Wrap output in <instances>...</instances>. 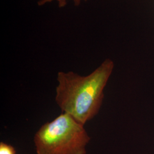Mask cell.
Masks as SVG:
<instances>
[{
    "mask_svg": "<svg viewBox=\"0 0 154 154\" xmlns=\"http://www.w3.org/2000/svg\"><path fill=\"white\" fill-rule=\"evenodd\" d=\"M114 67V62L106 59L86 76L73 72H58L56 103L63 112L85 125L99 112Z\"/></svg>",
    "mask_w": 154,
    "mask_h": 154,
    "instance_id": "cell-1",
    "label": "cell"
},
{
    "mask_svg": "<svg viewBox=\"0 0 154 154\" xmlns=\"http://www.w3.org/2000/svg\"><path fill=\"white\" fill-rule=\"evenodd\" d=\"M90 137L84 125L63 112L35 133L37 154H86Z\"/></svg>",
    "mask_w": 154,
    "mask_h": 154,
    "instance_id": "cell-2",
    "label": "cell"
},
{
    "mask_svg": "<svg viewBox=\"0 0 154 154\" xmlns=\"http://www.w3.org/2000/svg\"><path fill=\"white\" fill-rule=\"evenodd\" d=\"M67 1L68 0H39L38 2V5L39 6H43L48 4L50 3L53 1H56L58 2V5L60 8H63L66 6L67 4ZM74 5L75 6L80 5L81 3L83 1H86L88 0H72Z\"/></svg>",
    "mask_w": 154,
    "mask_h": 154,
    "instance_id": "cell-3",
    "label": "cell"
},
{
    "mask_svg": "<svg viewBox=\"0 0 154 154\" xmlns=\"http://www.w3.org/2000/svg\"><path fill=\"white\" fill-rule=\"evenodd\" d=\"M0 154H17V152L16 149L12 146L4 142H1Z\"/></svg>",
    "mask_w": 154,
    "mask_h": 154,
    "instance_id": "cell-4",
    "label": "cell"
}]
</instances>
